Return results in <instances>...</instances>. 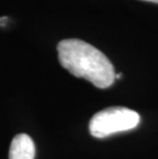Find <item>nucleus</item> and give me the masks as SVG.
<instances>
[{
    "label": "nucleus",
    "instance_id": "nucleus-1",
    "mask_svg": "<svg viewBox=\"0 0 158 159\" xmlns=\"http://www.w3.org/2000/svg\"><path fill=\"white\" fill-rule=\"evenodd\" d=\"M61 65L72 75L84 78L97 89H107L115 81L110 60L95 46L79 39H65L58 44Z\"/></svg>",
    "mask_w": 158,
    "mask_h": 159
},
{
    "label": "nucleus",
    "instance_id": "nucleus-2",
    "mask_svg": "<svg viewBox=\"0 0 158 159\" xmlns=\"http://www.w3.org/2000/svg\"><path fill=\"white\" fill-rule=\"evenodd\" d=\"M141 121L138 112L125 107H110L97 112L89 121V133L103 139L136 128Z\"/></svg>",
    "mask_w": 158,
    "mask_h": 159
},
{
    "label": "nucleus",
    "instance_id": "nucleus-3",
    "mask_svg": "<svg viewBox=\"0 0 158 159\" xmlns=\"http://www.w3.org/2000/svg\"><path fill=\"white\" fill-rule=\"evenodd\" d=\"M35 145L28 134H20L12 139L9 148V159H34Z\"/></svg>",
    "mask_w": 158,
    "mask_h": 159
},
{
    "label": "nucleus",
    "instance_id": "nucleus-4",
    "mask_svg": "<svg viewBox=\"0 0 158 159\" xmlns=\"http://www.w3.org/2000/svg\"><path fill=\"white\" fill-rule=\"evenodd\" d=\"M121 76H122L121 73H117V74H115V79H120L121 78Z\"/></svg>",
    "mask_w": 158,
    "mask_h": 159
},
{
    "label": "nucleus",
    "instance_id": "nucleus-5",
    "mask_svg": "<svg viewBox=\"0 0 158 159\" xmlns=\"http://www.w3.org/2000/svg\"><path fill=\"white\" fill-rule=\"evenodd\" d=\"M143 1H149V2H154V3H158V0H143Z\"/></svg>",
    "mask_w": 158,
    "mask_h": 159
}]
</instances>
